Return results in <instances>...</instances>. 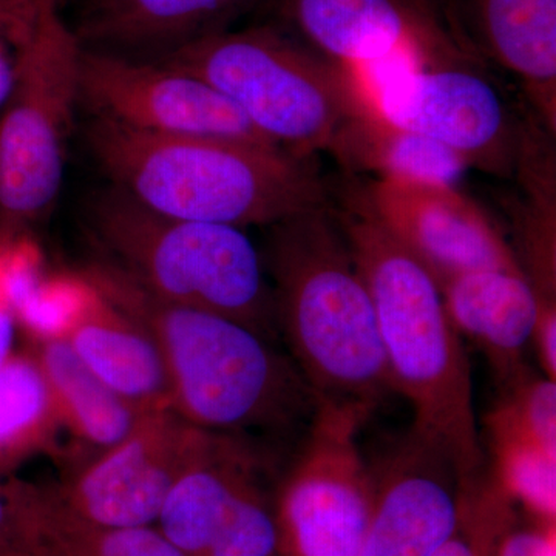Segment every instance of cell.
I'll list each match as a JSON object with an SVG mask.
<instances>
[{
    "instance_id": "obj_14",
    "label": "cell",
    "mask_w": 556,
    "mask_h": 556,
    "mask_svg": "<svg viewBox=\"0 0 556 556\" xmlns=\"http://www.w3.org/2000/svg\"><path fill=\"white\" fill-rule=\"evenodd\" d=\"M372 482L375 504L361 556H434L459 519L467 481L456 467L409 434Z\"/></svg>"
},
{
    "instance_id": "obj_23",
    "label": "cell",
    "mask_w": 556,
    "mask_h": 556,
    "mask_svg": "<svg viewBox=\"0 0 556 556\" xmlns=\"http://www.w3.org/2000/svg\"><path fill=\"white\" fill-rule=\"evenodd\" d=\"M62 427L49 382L30 348L0 368V479L54 445Z\"/></svg>"
},
{
    "instance_id": "obj_19",
    "label": "cell",
    "mask_w": 556,
    "mask_h": 556,
    "mask_svg": "<svg viewBox=\"0 0 556 556\" xmlns=\"http://www.w3.org/2000/svg\"><path fill=\"white\" fill-rule=\"evenodd\" d=\"M439 288L457 332L484 346L504 378H521L522 350L540 314V299L525 270H473L445 278Z\"/></svg>"
},
{
    "instance_id": "obj_8",
    "label": "cell",
    "mask_w": 556,
    "mask_h": 556,
    "mask_svg": "<svg viewBox=\"0 0 556 556\" xmlns=\"http://www.w3.org/2000/svg\"><path fill=\"white\" fill-rule=\"evenodd\" d=\"M362 100L388 123L453 150L468 169L517 174L525 127L500 90L467 61L397 60L350 70Z\"/></svg>"
},
{
    "instance_id": "obj_15",
    "label": "cell",
    "mask_w": 556,
    "mask_h": 556,
    "mask_svg": "<svg viewBox=\"0 0 556 556\" xmlns=\"http://www.w3.org/2000/svg\"><path fill=\"white\" fill-rule=\"evenodd\" d=\"M83 278L78 308L65 342L102 382L141 412L170 408L166 369L156 343L141 325Z\"/></svg>"
},
{
    "instance_id": "obj_7",
    "label": "cell",
    "mask_w": 556,
    "mask_h": 556,
    "mask_svg": "<svg viewBox=\"0 0 556 556\" xmlns=\"http://www.w3.org/2000/svg\"><path fill=\"white\" fill-rule=\"evenodd\" d=\"M60 11L16 9L0 24L14 46L13 90L0 118V237L46 217L64 177L83 43Z\"/></svg>"
},
{
    "instance_id": "obj_1",
    "label": "cell",
    "mask_w": 556,
    "mask_h": 556,
    "mask_svg": "<svg viewBox=\"0 0 556 556\" xmlns=\"http://www.w3.org/2000/svg\"><path fill=\"white\" fill-rule=\"evenodd\" d=\"M343 185L329 206L371 295L391 383L415 412L412 434L470 481L482 466L473 382L441 288L372 214L362 181Z\"/></svg>"
},
{
    "instance_id": "obj_33",
    "label": "cell",
    "mask_w": 556,
    "mask_h": 556,
    "mask_svg": "<svg viewBox=\"0 0 556 556\" xmlns=\"http://www.w3.org/2000/svg\"><path fill=\"white\" fill-rule=\"evenodd\" d=\"M0 556H35L17 541H0Z\"/></svg>"
},
{
    "instance_id": "obj_2",
    "label": "cell",
    "mask_w": 556,
    "mask_h": 556,
    "mask_svg": "<svg viewBox=\"0 0 556 556\" xmlns=\"http://www.w3.org/2000/svg\"><path fill=\"white\" fill-rule=\"evenodd\" d=\"M84 277L149 332L159 346L170 409L215 433L281 431L313 420L318 401L302 372L232 318L150 294L112 262H94Z\"/></svg>"
},
{
    "instance_id": "obj_25",
    "label": "cell",
    "mask_w": 556,
    "mask_h": 556,
    "mask_svg": "<svg viewBox=\"0 0 556 556\" xmlns=\"http://www.w3.org/2000/svg\"><path fill=\"white\" fill-rule=\"evenodd\" d=\"M514 501L492 481L479 477L463 486L455 530L434 556H496L501 541L514 527Z\"/></svg>"
},
{
    "instance_id": "obj_13",
    "label": "cell",
    "mask_w": 556,
    "mask_h": 556,
    "mask_svg": "<svg viewBox=\"0 0 556 556\" xmlns=\"http://www.w3.org/2000/svg\"><path fill=\"white\" fill-rule=\"evenodd\" d=\"M362 186L372 214L438 283L473 270H525L485 212L459 189L397 178Z\"/></svg>"
},
{
    "instance_id": "obj_11",
    "label": "cell",
    "mask_w": 556,
    "mask_h": 556,
    "mask_svg": "<svg viewBox=\"0 0 556 556\" xmlns=\"http://www.w3.org/2000/svg\"><path fill=\"white\" fill-rule=\"evenodd\" d=\"M79 98L94 115L148 134L276 146L214 87L155 61L83 46Z\"/></svg>"
},
{
    "instance_id": "obj_28",
    "label": "cell",
    "mask_w": 556,
    "mask_h": 556,
    "mask_svg": "<svg viewBox=\"0 0 556 556\" xmlns=\"http://www.w3.org/2000/svg\"><path fill=\"white\" fill-rule=\"evenodd\" d=\"M538 358L544 369V378L556 382V306L555 303H540V314L532 336Z\"/></svg>"
},
{
    "instance_id": "obj_17",
    "label": "cell",
    "mask_w": 556,
    "mask_h": 556,
    "mask_svg": "<svg viewBox=\"0 0 556 556\" xmlns=\"http://www.w3.org/2000/svg\"><path fill=\"white\" fill-rule=\"evenodd\" d=\"M263 467L251 444L215 433L203 455L172 486L155 527L182 556H207L230 507Z\"/></svg>"
},
{
    "instance_id": "obj_20",
    "label": "cell",
    "mask_w": 556,
    "mask_h": 556,
    "mask_svg": "<svg viewBox=\"0 0 556 556\" xmlns=\"http://www.w3.org/2000/svg\"><path fill=\"white\" fill-rule=\"evenodd\" d=\"M486 50L519 80L556 134V0H470Z\"/></svg>"
},
{
    "instance_id": "obj_3",
    "label": "cell",
    "mask_w": 556,
    "mask_h": 556,
    "mask_svg": "<svg viewBox=\"0 0 556 556\" xmlns=\"http://www.w3.org/2000/svg\"><path fill=\"white\" fill-rule=\"evenodd\" d=\"M87 138L115 188L167 217L243 229L277 225L329 201L313 159L276 146L166 137L101 116Z\"/></svg>"
},
{
    "instance_id": "obj_32",
    "label": "cell",
    "mask_w": 556,
    "mask_h": 556,
    "mask_svg": "<svg viewBox=\"0 0 556 556\" xmlns=\"http://www.w3.org/2000/svg\"><path fill=\"white\" fill-rule=\"evenodd\" d=\"M16 9H33V7L47 5L53 9L61 10L62 5L70 2V0H11Z\"/></svg>"
},
{
    "instance_id": "obj_29",
    "label": "cell",
    "mask_w": 556,
    "mask_h": 556,
    "mask_svg": "<svg viewBox=\"0 0 556 556\" xmlns=\"http://www.w3.org/2000/svg\"><path fill=\"white\" fill-rule=\"evenodd\" d=\"M17 320L11 303L2 262H0V368L13 357L14 339H16Z\"/></svg>"
},
{
    "instance_id": "obj_9",
    "label": "cell",
    "mask_w": 556,
    "mask_h": 556,
    "mask_svg": "<svg viewBox=\"0 0 556 556\" xmlns=\"http://www.w3.org/2000/svg\"><path fill=\"white\" fill-rule=\"evenodd\" d=\"M368 413L318 404L277 497L281 556H361L375 482L357 445Z\"/></svg>"
},
{
    "instance_id": "obj_26",
    "label": "cell",
    "mask_w": 556,
    "mask_h": 556,
    "mask_svg": "<svg viewBox=\"0 0 556 556\" xmlns=\"http://www.w3.org/2000/svg\"><path fill=\"white\" fill-rule=\"evenodd\" d=\"M278 551L276 508L257 481L237 497L207 556H274Z\"/></svg>"
},
{
    "instance_id": "obj_16",
    "label": "cell",
    "mask_w": 556,
    "mask_h": 556,
    "mask_svg": "<svg viewBox=\"0 0 556 556\" xmlns=\"http://www.w3.org/2000/svg\"><path fill=\"white\" fill-rule=\"evenodd\" d=\"M257 0H86L78 28L84 47L110 53L152 54L153 60L193 40L225 31ZM148 60V61H153Z\"/></svg>"
},
{
    "instance_id": "obj_31",
    "label": "cell",
    "mask_w": 556,
    "mask_h": 556,
    "mask_svg": "<svg viewBox=\"0 0 556 556\" xmlns=\"http://www.w3.org/2000/svg\"><path fill=\"white\" fill-rule=\"evenodd\" d=\"M0 541H16V529H14L2 479H0Z\"/></svg>"
},
{
    "instance_id": "obj_18",
    "label": "cell",
    "mask_w": 556,
    "mask_h": 556,
    "mask_svg": "<svg viewBox=\"0 0 556 556\" xmlns=\"http://www.w3.org/2000/svg\"><path fill=\"white\" fill-rule=\"evenodd\" d=\"M16 541L35 556H182L155 526L97 525L75 514L54 484L3 482Z\"/></svg>"
},
{
    "instance_id": "obj_24",
    "label": "cell",
    "mask_w": 556,
    "mask_h": 556,
    "mask_svg": "<svg viewBox=\"0 0 556 556\" xmlns=\"http://www.w3.org/2000/svg\"><path fill=\"white\" fill-rule=\"evenodd\" d=\"M489 426L497 484L540 525H555L556 450L547 448L500 413L490 416Z\"/></svg>"
},
{
    "instance_id": "obj_10",
    "label": "cell",
    "mask_w": 556,
    "mask_h": 556,
    "mask_svg": "<svg viewBox=\"0 0 556 556\" xmlns=\"http://www.w3.org/2000/svg\"><path fill=\"white\" fill-rule=\"evenodd\" d=\"M214 434L174 409H146L118 444L102 450L54 489L75 514L97 525L155 526L172 486Z\"/></svg>"
},
{
    "instance_id": "obj_22",
    "label": "cell",
    "mask_w": 556,
    "mask_h": 556,
    "mask_svg": "<svg viewBox=\"0 0 556 556\" xmlns=\"http://www.w3.org/2000/svg\"><path fill=\"white\" fill-rule=\"evenodd\" d=\"M28 348L49 382L62 427L101 450L127 437L141 409L102 382L64 339L30 342Z\"/></svg>"
},
{
    "instance_id": "obj_6",
    "label": "cell",
    "mask_w": 556,
    "mask_h": 556,
    "mask_svg": "<svg viewBox=\"0 0 556 556\" xmlns=\"http://www.w3.org/2000/svg\"><path fill=\"white\" fill-rule=\"evenodd\" d=\"M90 222L110 262L155 298L232 318L263 336L273 327V289L243 229L167 217L118 188L94 199Z\"/></svg>"
},
{
    "instance_id": "obj_5",
    "label": "cell",
    "mask_w": 556,
    "mask_h": 556,
    "mask_svg": "<svg viewBox=\"0 0 556 556\" xmlns=\"http://www.w3.org/2000/svg\"><path fill=\"white\" fill-rule=\"evenodd\" d=\"M153 61L214 87L263 138L299 159L329 150L364 108L350 70L276 27L214 33Z\"/></svg>"
},
{
    "instance_id": "obj_30",
    "label": "cell",
    "mask_w": 556,
    "mask_h": 556,
    "mask_svg": "<svg viewBox=\"0 0 556 556\" xmlns=\"http://www.w3.org/2000/svg\"><path fill=\"white\" fill-rule=\"evenodd\" d=\"M9 42V36L0 30V109L9 100L14 83V53H11Z\"/></svg>"
},
{
    "instance_id": "obj_12",
    "label": "cell",
    "mask_w": 556,
    "mask_h": 556,
    "mask_svg": "<svg viewBox=\"0 0 556 556\" xmlns=\"http://www.w3.org/2000/svg\"><path fill=\"white\" fill-rule=\"evenodd\" d=\"M277 11L300 42L348 70L467 58L437 0H278Z\"/></svg>"
},
{
    "instance_id": "obj_4",
    "label": "cell",
    "mask_w": 556,
    "mask_h": 556,
    "mask_svg": "<svg viewBox=\"0 0 556 556\" xmlns=\"http://www.w3.org/2000/svg\"><path fill=\"white\" fill-rule=\"evenodd\" d=\"M276 320L318 404L365 413L394 390L367 285L329 201L270 226Z\"/></svg>"
},
{
    "instance_id": "obj_21",
    "label": "cell",
    "mask_w": 556,
    "mask_h": 556,
    "mask_svg": "<svg viewBox=\"0 0 556 556\" xmlns=\"http://www.w3.org/2000/svg\"><path fill=\"white\" fill-rule=\"evenodd\" d=\"M329 152L350 172H371L378 178L407 179L457 188L468 166L453 150L388 123L364 108L346 121Z\"/></svg>"
},
{
    "instance_id": "obj_34",
    "label": "cell",
    "mask_w": 556,
    "mask_h": 556,
    "mask_svg": "<svg viewBox=\"0 0 556 556\" xmlns=\"http://www.w3.org/2000/svg\"><path fill=\"white\" fill-rule=\"evenodd\" d=\"M7 5V0H0V9Z\"/></svg>"
},
{
    "instance_id": "obj_27",
    "label": "cell",
    "mask_w": 556,
    "mask_h": 556,
    "mask_svg": "<svg viewBox=\"0 0 556 556\" xmlns=\"http://www.w3.org/2000/svg\"><path fill=\"white\" fill-rule=\"evenodd\" d=\"M496 556H556L555 525L510 530L501 541Z\"/></svg>"
},
{
    "instance_id": "obj_35",
    "label": "cell",
    "mask_w": 556,
    "mask_h": 556,
    "mask_svg": "<svg viewBox=\"0 0 556 556\" xmlns=\"http://www.w3.org/2000/svg\"><path fill=\"white\" fill-rule=\"evenodd\" d=\"M3 10H5V7H3V9H0V16H2Z\"/></svg>"
}]
</instances>
